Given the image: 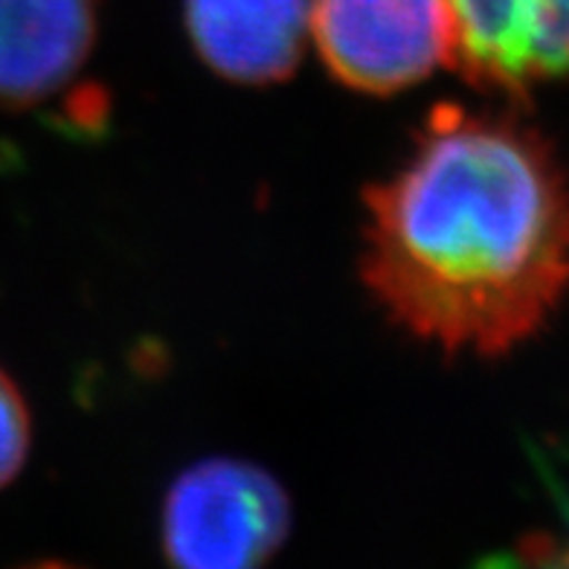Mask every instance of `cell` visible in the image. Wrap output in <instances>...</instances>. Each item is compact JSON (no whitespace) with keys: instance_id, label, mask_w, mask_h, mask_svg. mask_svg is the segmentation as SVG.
I'll return each mask as SVG.
<instances>
[{"instance_id":"277c9868","label":"cell","mask_w":569,"mask_h":569,"mask_svg":"<svg viewBox=\"0 0 569 569\" xmlns=\"http://www.w3.org/2000/svg\"><path fill=\"white\" fill-rule=\"evenodd\" d=\"M450 68L473 88L523 99L569 79V0H448Z\"/></svg>"},{"instance_id":"8992f818","label":"cell","mask_w":569,"mask_h":569,"mask_svg":"<svg viewBox=\"0 0 569 569\" xmlns=\"http://www.w3.org/2000/svg\"><path fill=\"white\" fill-rule=\"evenodd\" d=\"M97 32V0H0V108L59 97L88 64Z\"/></svg>"},{"instance_id":"52a82bcc","label":"cell","mask_w":569,"mask_h":569,"mask_svg":"<svg viewBox=\"0 0 569 569\" xmlns=\"http://www.w3.org/2000/svg\"><path fill=\"white\" fill-rule=\"evenodd\" d=\"M32 448V419L16 381L0 369V488L23 471Z\"/></svg>"},{"instance_id":"6da1fadb","label":"cell","mask_w":569,"mask_h":569,"mask_svg":"<svg viewBox=\"0 0 569 569\" xmlns=\"http://www.w3.org/2000/svg\"><path fill=\"white\" fill-rule=\"evenodd\" d=\"M363 207L360 277L421 343L497 358L567 297L569 172L517 111L436 106Z\"/></svg>"},{"instance_id":"3957f363","label":"cell","mask_w":569,"mask_h":569,"mask_svg":"<svg viewBox=\"0 0 569 569\" xmlns=\"http://www.w3.org/2000/svg\"><path fill=\"white\" fill-rule=\"evenodd\" d=\"M311 38L346 88L392 97L450 68L448 0H311Z\"/></svg>"},{"instance_id":"5b68a950","label":"cell","mask_w":569,"mask_h":569,"mask_svg":"<svg viewBox=\"0 0 569 569\" xmlns=\"http://www.w3.org/2000/svg\"><path fill=\"white\" fill-rule=\"evenodd\" d=\"M183 23L212 73L264 88L300 68L311 38V0H183Z\"/></svg>"},{"instance_id":"7a4b0ae2","label":"cell","mask_w":569,"mask_h":569,"mask_svg":"<svg viewBox=\"0 0 569 569\" xmlns=\"http://www.w3.org/2000/svg\"><path fill=\"white\" fill-rule=\"evenodd\" d=\"M291 497L262 465L210 457L180 473L160 509L166 558L187 569H250L291 535Z\"/></svg>"}]
</instances>
